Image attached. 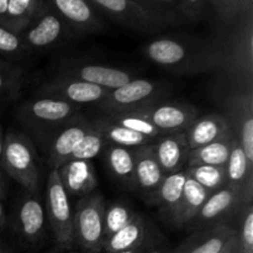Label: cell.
Returning a JSON list of instances; mask_svg holds the SVG:
<instances>
[{
	"mask_svg": "<svg viewBox=\"0 0 253 253\" xmlns=\"http://www.w3.org/2000/svg\"><path fill=\"white\" fill-rule=\"evenodd\" d=\"M221 253H237V241L236 236L231 240V241L227 244V246L225 247V250Z\"/></svg>",
	"mask_w": 253,
	"mask_h": 253,
	"instance_id": "obj_44",
	"label": "cell"
},
{
	"mask_svg": "<svg viewBox=\"0 0 253 253\" xmlns=\"http://www.w3.org/2000/svg\"><path fill=\"white\" fill-rule=\"evenodd\" d=\"M153 153L166 175L185 169L190 148L185 132L165 133L152 143Z\"/></svg>",
	"mask_w": 253,
	"mask_h": 253,
	"instance_id": "obj_21",
	"label": "cell"
},
{
	"mask_svg": "<svg viewBox=\"0 0 253 253\" xmlns=\"http://www.w3.org/2000/svg\"><path fill=\"white\" fill-rule=\"evenodd\" d=\"M0 253H7L6 250H5V247L2 246L1 242H0Z\"/></svg>",
	"mask_w": 253,
	"mask_h": 253,
	"instance_id": "obj_50",
	"label": "cell"
},
{
	"mask_svg": "<svg viewBox=\"0 0 253 253\" xmlns=\"http://www.w3.org/2000/svg\"><path fill=\"white\" fill-rule=\"evenodd\" d=\"M142 253H174V251L169 246V244L163 239L162 234L157 229H155L143 246Z\"/></svg>",
	"mask_w": 253,
	"mask_h": 253,
	"instance_id": "obj_40",
	"label": "cell"
},
{
	"mask_svg": "<svg viewBox=\"0 0 253 253\" xmlns=\"http://www.w3.org/2000/svg\"><path fill=\"white\" fill-rule=\"evenodd\" d=\"M131 1L135 2L141 9L145 10L151 16L157 19L158 21L162 22L166 26L174 25L177 22V19L174 16H172L157 0H131Z\"/></svg>",
	"mask_w": 253,
	"mask_h": 253,
	"instance_id": "obj_39",
	"label": "cell"
},
{
	"mask_svg": "<svg viewBox=\"0 0 253 253\" xmlns=\"http://www.w3.org/2000/svg\"><path fill=\"white\" fill-rule=\"evenodd\" d=\"M148 61L165 71L179 76L217 71L220 53L216 39L192 36H162L143 47Z\"/></svg>",
	"mask_w": 253,
	"mask_h": 253,
	"instance_id": "obj_1",
	"label": "cell"
},
{
	"mask_svg": "<svg viewBox=\"0 0 253 253\" xmlns=\"http://www.w3.org/2000/svg\"><path fill=\"white\" fill-rule=\"evenodd\" d=\"M37 91L40 96L59 99L81 106L85 104H100L110 90L86 82L56 76L42 84Z\"/></svg>",
	"mask_w": 253,
	"mask_h": 253,
	"instance_id": "obj_13",
	"label": "cell"
},
{
	"mask_svg": "<svg viewBox=\"0 0 253 253\" xmlns=\"http://www.w3.org/2000/svg\"><path fill=\"white\" fill-rule=\"evenodd\" d=\"M104 205L105 199L93 193L78 199L74 208V246L81 253H101L104 236Z\"/></svg>",
	"mask_w": 253,
	"mask_h": 253,
	"instance_id": "obj_6",
	"label": "cell"
},
{
	"mask_svg": "<svg viewBox=\"0 0 253 253\" xmlns=\"http://www.w3.org/2000/svg\"><path fill=\"white\" fill-rule=\"evenodd\" d=\"M168 90L167 84L162 82L132 78L120 88L109 91L108 96L98 105L105 115L138 111L163 100Z\"/></svg>",
	"mask_w": 253,
	"mask_h": 253,
	"instance_id": "obj_7",
	"label": "cell"
},
{
	"mask_svg": "<svg viewBox=\"0 0 253 253\" xmlns=\"http://www.w3.org/2000/svg\"><path fill=\"white\" fill-rule=\"evenodd\" d=\"M93 121L77 114L72 120L54 132L46 145L49 170L58 169L62 165L68 162L77 146L91 128Z\"/></svg>",
	"mask_w": 253,
	"mask_h": 253,
	"instance_id": "obj_12",
	"label": "cell"
},
{
	"mask_svg": "<svg viewBox=\"0 0 253 253\" xmlns=\"http://www.w3.org/2000/svg\"><path fill=\"white\" fill-rule=\"evenodd\" d=\"M237 253H253V200H245L236 215Z\"/></svg>",
	"mask_w": 253,
	"mask_h": 253,
	"instance_id": "obj_32",
	"label": "cell"
},
{
	"mask_svg": "<svg viewBox=\"0 0 253 253\" xmlns=\"http://www.w3.org/2000/svg\"><path fill=\"white\" fill-rule=\"evenodd\" d=\"M98 121L100 124L106 143L133 150V148L141 147V146L151 145L157 140V138L147 137V136L140 135V133L123 127L120 125H116V124L111 123L106 116H101L100 119H98Z\"/></svg>",
	"mask_w": 253,
	"mask_h": 253,
	"instance_id": "obj_30",
	"label": "cell"
},
{
	"mask_svg": "<svg viewBox=\"0 0 253 253\" xmlns=\"http://www.w3.org/2000/svg\"><path fill=\"white\" fill-rule=\"evenodd\" d=\"M42 253H66V252L62 251V250L58 249V247H53V249H49L47 250L46 252H42Z\"/></svg>",
	"mask_w": 253,
	"mask_h": 253,
	"instance_id": "obj_49",
	"label": "cell"
},
{
	"mask_svg": "<svg viewBox=\"0 0 253 253\" xmlns=\"http://www.w3.org/2000/svg\"><path fill=\"white\" fill-rule=\"evenodd\" d=\"M185 180H187L185 169L167 174L157 193L155 207L158 208L161 220L170 227H173L175 215L179 209Z\"/></svg>",
	"mask_w": 253,
	"mask_h": 253,
	"instance_id": "obj_23",
	"label": "cell"
},
{
	"mask_svg": "<svg viewBox=\"0 0 253 253\" xmlns=\"http://www.w3.org/2000/svg\"><path fill=\"white\" fill-rule=\"evenodd\" d=\"M138 111H141L162 135L185 132L199 116L194 106L179 101L160 100Z\"/></svg>",
	"mask_w": 253,
	"mask_h": 253,
	"instance_id": "obj_14",
	"label": "cell"
},
{
	"mask_svg": "<svg viewBox=\"0 0 253 253\" xmlns=\"http://www.w3.org/2000/svg\"><path fill=\"white\" fill-rule=\"evenodd\" d=\"M106 141L104 137V133L101 131L100 124H99L98 119L93 121V126H91L90 130L88 131L85 136L83 137V140L79 142V145L77 146L74 152L72 153L71 160H88L91 161L94 157L99 155L101 151H104V148L106 147Z\"/></svg>",
	"mask_w": 253,
	"mask_h": 253,
	"instance_id": "obj_34",
	"label": "cell"
},
{
	"mask_svg": "<svg viewBox=\"0 0 253 253\" xmlns=\"http://www.w3.org/2000/svg\"><path fill=\"white\" fill-rule=\"evenodd\" d=\"M58 76L86 82L108 90L120 88L132 79V76L125 69L88 62L64 63L59 69Z\"/></svg>",
	"mask_w": 253,
	"mask_h": 253,
	"instance_id": "obj_15",
	"label": "cell"
},
{
	"mask_svg": "<svg viewBox=\"0 0 253 253\" xmlns=\"http://www.w3.org/2000/svg\"><path fill=\"white\" fill-rule=\"evenodd\" d=\"M7 1H9V0H0V24L1 25L2 22H4L5 15H6Z\"/></svg>",
	"mask_w": 253,
	"mask_h": 253,
	"instance_id": "obj_45",
	"label": "cell"
},
{
	"mask_svg": "<svg viewBox=\"0 0 253 253\" xmlns=\"http://www.w3.org/2000/svg\"><path fill=\"white\" fill-rule=\"evenodd\" d=\"M132 151L135 157L136 192L142 195L147 204L155 205L157 193L166 174L156 160L152 143L133 148Z\"/></svg>",
	"mask_w": 253,
	"mask_h": 253,
	"instance_id": "obj_18",
	"label": "cell"
},
{
	"mask_svg": "<svg viewBox=\"0 0 253 253\" xmlns=\"http://www.w3.org/2000/svg\"><path fill=\"white\" fill-rule=\"evenodd\" d=\"M106 166L114 179L125 189L136 192L135 157L131 148L108 143L104 148Z\"/></svg>",
	"mask_w": 253,
	"mask_h": 253,
	"instance_id": "obj_26",
	"label": "cell"
},
{
	"mask_svg": "<svg viewBox=\"0 0 253 253\" xmlns=\"http://www.w3.org/2000/svg\"><path fill=\"white\" fill-rule=\"evenodd\" d=\"M230 126L226 116L222 114H207L198 116L185 131L188 146L190 150L208 145L229 132Z\"/></svg>",
	"mask_w": 253,
	"mask_h": 253,
	"instance_id": "obj_25",
	"label": "cell"
},
{
	"mask_svg": "<svg viewBox=\"0 0 253 253\" xmlns=\"http://www.w3.org/2000/svg\"><path fill=\"white\" fill-rule=\"evenodd\" d=\"M172 16L177 19V11L179 12L180 9V0H157Z\"/></svg>",
	"mask_w": 253,
	"mask_h": 253,
	"instance_id": "obj_42",
	"label": "cell"
},
{
	"mask_svg": "<svg viewBox=\"0 0 253 253\" xmlns=\"http://www.w3.org/2000/svg\"><path fill=\"white\" fill-rule=\"evenodd\" d=\"M89 1L99 12H103L121 26L140 34H158L167 27L131 0H89Z\"/></svg>",
	"mask_w": 253,
	"mask_h": 253,
	"instance_id": "obj_11",
	"label": "cell"
},
{
	"mask_svg": "<svg viewBox=\"0 0 253 253\" xmlns=\"http://www.w3.org/2000/svg\"><path fill=\"white\" fill-rule=\"evenodd\" d=\"M24 74L21 67L0 61V98L19 93L24 82Z\"/></svg>",
	"mask_w": 253,
	"mask_h": 253,
	"instance_id": "obj_37",
	"label": "cell"
},
{
	"mask_svg": "<svg viewBox=\"0 0 253 253\" xmlns=\"http://www.w3.org/2000/svg\"><path fill=\"white\" fill-rule=\"evenodd\" d=\"M76 34H95L104 29L100 12L89 0H46Z\"/></svg>",
	"mask_w": 253,
	"mask_h": 253,
	"instance_id": "obj_17",
	"label": "cell"
},
{
	"mask_svg": "<svg viewBox=\"0 0 253 253\" xmlns=\"http://www.w3.org/2000/svg\"><path fill=\"white\" fill-rule=\"evenodd\" d=\"M47 5L46 0H9L2 25L20 34L46 9Z\"/></svg>",
	"mask_w": 253,
	"mask_h": 253,
	"instance_id": "obj_29",
	"label": "cell"
},
{
	"mask_svg": "<svg viewBox=\"0 0 253 253\" xmlns=\"http://www.w3.org/2000/svg\"><path fill=\"white\" fill-rule=\"evenodd\" d=\"M4 132H2V128L0 126V163H1V156H2V148H4Z\"/></svg>",
	"mask_w": 253,
	"mask_h": 253,
	"instance_id": "obj_47",
	"label": "cell"
},
{
	"mask_svg": "<svg viewBox=\"0 0 253 253\" xmlns=\"http://www.w3.org/2000/svg\"><path fill=\"white\" fill-rule=\"evenodd\" d=\"M2 170L27 193L36 194L40 187L41 172L37 162V153L29 137L20 132L10 131L4 137L1 156Z\"/></svg>",
	"mask_w": 253,
	"mask_h": 253,
	"instance_id": "obj_4",
	"label": "cell"
},
{
	"mask_svg": "<svg viewBox=\"0 0 253 253\" xmlns=\"http://www.w3.org/2000/svg\"><path fill=\"white\" fill-rule=\"evenodd\" d=\"M152 235V234H151ZM145 246V245H143ZM143 246L140 247V249H136V250H130V251H124V252H116V253H142L143 251ZM101 253H106V252H101Z\"/></svg>",
	"mask_w": 253,
	"mask_h": 253,
	"instance_id": "obj_48",
	"label": "cell"
},
{
	"mask_svg": "<svg viewBox=\"0 0 253 253\" xmlns=\"http://www.w3.org/2000/svg\"><path fill=\"white\" fill-rule=\"evenodd\" d=\"M69 199L71 198L66 193L59 179L58 170L51 169L46 183L44 210L56 247L64 252H72L76 250L73 235L74 209L72 208Z\"/></svg>",
	"mask_w": 253,
	"mask_h": 253,
	"instance_id": "obj_5",
	"label": "cell"
},
{
	"mask_svg": "<svg viewBox=\"0 0 253 253\" xmlns=\"http://www.w3.org/2000/svg\"><path fill=\"white\" fill-rule=\"evenodd\" d=\"M27 53L20 34L0 24V54L10 57H22Z\"/></svg>",
	"mask_w": 253,
	"mask_h": 253,
	"instance_id": "obj_38",
	"label": "cell"
},
{
	"mask_svg": "<svg viewBox=\"0 0 253 253\" xmlns=\"http://www.w3.org/2000/svg\"><path fill=\"white\" fill-rule=\"evenodd\" d=\"M5 194H6V184H5L4 170H2L1 166H0V199H2Z\"/></svg>",
	"mask_w": 253,
	"mask_h": 253,
	"instance_id": "obj_43",
	"label": "cell"
},
{
	"mask_svg": "<svg viewBox=\"0 0 253 253\" xmlns=\"http://www.w3.org/2000/svg\"><path fill=\"white\" fill-rule=\"evenodd\" d=\"M58 175L69 198L88 197L98 185L95 169L91 161L71 160L58 168Z\"/></svg>",
	"mask_w": 253,
	"mask_h": 253,
	"instance_id": "obj_20",
	"label": "cell"
},
{
	"mask_svg": "<svg viewBox=\"0 0 253 253\" xmlns=\"http://www.w3.org/2000/svg\"><path fill=\"white\" fill-rule=\"evenodd\" d=\"M216 37L221 72L234 90H253V10Z\"/></svg>",
	"mask_w": 253,
	"mask_h": 253,
	"instance_id": "obj_2",
	"label": "cell"
},
{
	"mask_svg": "<svg viewBox=\"0 0 253 253\" xmlns=\"http://www.w3.org/2000/svg\"><path fill=\"white\" fill-rule=\"evenodd\" d=\"M236 236V227L221 224L194 230L173 251L174 253H221Z\"/></svg>",
	"mask_w": 253,
	"mask_h": 253,
	"instance_id": "obj_19",
	"label": "cell"
},
{
	"mask_svg": "<svg viewBox=\"0 0 253 253\" xmlns=\"http://www.w3.org/2000/svg\"><path fill=\"white\" fill-rule=\"evenodd\" d=\"M76 32L49 6L20 32V37L26 51H41L58 46L74 36Z\"/></svg>",
	"mask_w": 253,
	"mask_h": 253,
	"instance_id": "obj_8",
	"label": "cell"
},
{
	"mask_svg": "<svg viewBox=\"0 0 253 253\" xmlns=\"http://www.w3.org/2000/svg\"><path fill=\"white\" fill-rule=\"evenodd\" d=\"M227 184L242 190L245 200H253V165L247 160L242 146L234 136L226 162Z\"/></svg>",
	"mask_w": 253,
	"mask_h": 253,
	"instance_id": "obj_24",
	"label": "cell"
},
{
	"mask_svg": "<svg viewBox=\"0 0 253 253\" xmlns=\"http://www.w3.org/2000/svg\"><path fill=\"white\" fill-rule=\"evenodd\" d=\"M210 194L211 193L187 175L179 209L173 222V229H183L188 226L189 222L197 216L200 208L204 205Z\"/></svg>",
	"mask_w": 253,
	"mask_h": 253,
	"instance_id": "obj_27",
	"label": "cell"
},
{
	"mask_svg": "<svg viewBox=\"0 0 253 253\" xmlns=\"http://www.w3.org/2000/svg\"><path fill=\"white\" fill-rule=\"evenodd\" d=\"M207 0H180L179 12L188 20H198L202 15Z\"/></svg>",
	"mask_w": 253,
	"mask_h": 253,
	"instance_id": "obj_41",
	"label": "cell"
},
{
	"mask_svg": "<svg viewBox=\"0 0 253 253\" xmlns=\"http://www.w3.org/2000/svg\"><path fill=\"white\" fill-rule=\"evenodd\" d=\"M5 224H6V214H5L4 207H2L1 199H0V229H2Z\"/></svg>",
	"mask_w": 253,
	"mask_h": 253,
	"instance_id": "obj_46",
	"label": "cell"
},
{
	"mask_svg": "<svg viewBox=\"0 0 253 253\" xmlns=\"http://www.w3.org/2000/svg\"><path fill=\"white\" fill-rule=\"evenodd\" d=\"M156 227L142 214L136 212L133 219L104 241L103 252L116 253L142 247Z\"/></svg>",
	"mask_w": 253,
	"mask_h": 253,
	"instance_id": "obj_22",
	"label": "cell"
},
{
	"mask_svg": "<svg viewBox=\"0 0 253 253\" xmlns=\"http://www.w3.org/2000/svg\"><path fill=\"white\" fill-rule=\"evenodd\" d=\"M232 131L225 133L217 140L208 143V145L190 150L188 156L187 167L193 166H226L229 160L230 150H231ZM185 167V168H187Z\"/></svg>",
	"mask_w": 253,
	"mask_h": 253,
	"instance_id": "obj_28",
	"label": "cell"
},
{
	"mask_svg": "<svg viewBox=\"0 0 253 253\" xmlns=\"http://www.w3.org/2000/svg\"><path fill=\"white\" fill-rule=\"evenodd\" d=\"M111 121V123L120 125L123 127L128 128L131 131L140 133V135L147 136L151 138H158L162 133L155 127L152 123L147 120L143 116L141 111H131V113H121V114H110V115H104Z\"/></svg>",
	"mask_w": 253,
	"mask_h": 253,
	"instance_id": "obj_35",
	"label": "cell"
},
{
	"mask_svg": "<svg viewBox=\"0 0 253 253\" xmlns=\"http://www.w3.org/2000/svg\"><path fill=\"white\" fill-rule=\"evenodd\" d=\"M216 11L224 25L234 24L250 10H253V0H207Z\"/></svg>",
	"mask_w": 253,
	"mask_h": 253,
	"instance_id": "obj_36",
	"label": "cell"
},
{
	"mask_svg": "<svg viewBox=\"0 0 253 253\" xmlns=\"http://www.w3.org/2000/svg\"><path fill=\"white\" fill-rule=\"evenodd\" d=\"M81 106L59 99L39 96L19 106L16 118L37 140L47 145L57 130L79 114Z\"/></svg>",
	"mask_w": 253,
	"mask_h": 253,
	"instance_id": "obj_3",
	"label": "cell"
},
{
	"mask_svg": "<svg viewBox=\"0 0 253 253\" xmlns=\"http://www.w3.org/2000/svg\"><path fill=\"white\" fill-rule=\"evenodd\" d=\"M244 202L245 194L242 190L232 185H225L208 197L207 202L200 208L197 216L189 222L188 227L198 230L221 224L232 225L231 220L236 217Z\"/></svg>",
	"mask_w": 253,
	"mask_h": 253,
	"instance_id": "obj_9",
	"label": "cell"
},
{
	"mask_svg": "<svg viewBox=\"0 0 253 253\" xmlns=\"http://www.w3.org/2000/svg\"><path fill=\"white\" fill-rule=\"evenodd\" d=\"M189 178L199 183L208 192L214 193L227 185L225 166H193L185 168Z\"/></svg>",
	"mask_w": 253,
	"mask_h": 253,
	"instance_id": "obj_31",
	"label": "cell"
},
{
	"mask_svg": "<svg viewBox=\"0 0 253 253\" xmlns=\"http://www.w3.org/2000/svg\"><path fill=\"white\" fill-rule=\"evenodd\" d=\"M46 210L40 197L27 193L15 212V230L20 239L30 245L41 244L46 235Z\"/></svg>",
	"mask_w": 253,
	"mask_h": 253,
	"instance_id": "obj_16",
	"label": "cell"
},
{
	"mask_svg": "<svg viewBox=\"0 0 253 253\" xmlns=\"http://www.w3.org/2000/svg\"><path fill=\"white\" fill-rule=\"evenodd\" d=\"M133 211L128 205L119 202L106 203L104 205V236L105 240L125 227L135 216Z\"/></svg>",
	"mask_w": 253,
	"mask_h": 253,
	"instance_id": "obj_33",
	"label": "cell"
},
{
	"mask_svg": "<svg viewBox=\"0 0 253 253\" xmlns=\"http://www.w3.org/2000/svg\"><path fill=\"white\" fill-rule=\"evenodd\" d=\"M230 130L253 165V90H234L225 101Z\"/></svg>",
	"mask_w": 253,
	"mask_h": 253,
	"instance_id": "obj_10",
	"label": "cell"
}]
</instances>
